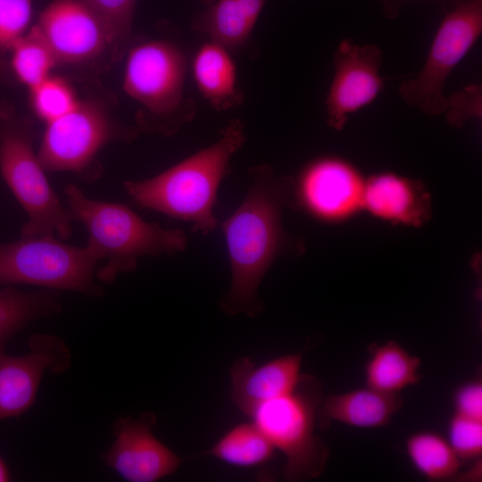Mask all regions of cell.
<instances>
[{"label": "cell", "instance_id": "25", "mask_svg": "<svg viewBox=\"0 0 482 482\" xmlns=\"http://www.w3.org/2000/svg\"><path fill=\"white\" fill-rule=\"evenodd\" d=\"M29 100L33 112L46 124L65 115L79 102L71 84L53 75L29 88Z\"/></svg>", "mask_w": 482, "mask_h": 482}, {"label": "cell", "instance_id": "32", "mask_svg": "<svg viewBox=\"0 0 482 482\" xmlns=\"http://www.w3.org/2000/svg\"><path fill=\"white\" fill-rule=\"evenodd\" d=\"M461 478H470L469 480H472V478H481V461L478 458L477 462L473 465V467L466 471L464 475L461 477Z\"/></svg>", "mask_w": 482, "mask_h": 482}, {"label": "cell", "instance_id": "12", "mask_svg": "<svg viewBox=\"0 0 482 482\" xmlns=\"http://www.w3.org/2000/svg\"><path fill=\"white\" fill-rule=\"evenodd\" d=\"M29 346L25 355L0 354V420L18 417L34 404L46 370L60 374L70 367L71 353L60 337L36 334Z\"/></svg>", "mask_w": 482, "mask_h": 482}, {"label": "cell", "instance_id": "24", "mask_svg": "<svg viewBox=\"0 0 482 482\" xmlns=\"http://www.w3.org/2000/svg\"><path fill=\"white\" fill-rule=\"evenodd\" d=\"M10 51L11 71L29 89L52 75V70L57 65L52 50L36 25L32 26Z\"/></svg>", "mask_w": 482, "mask_h": 482}, {"label": "cell", "instance_id": "22", "mask_svg": "<svg viewBox=\"0 0 482 482\" xmlns=\"http://www.w3.org/2000/svg\"><path fill=\"white\" fill-rule=\"evenodd\" d=\"M275 448L251 420L235 425L201 455L239 468H259L274 457Z\"/></svg>", "mask_w": 482, "mask_h": 482}, {"label": "cell", "instance_id": "21", "mask_svg": "<svg viewBox=\"0 0 482 482\" xmlns=\"http://www.w3.org/2000/svg\"><path fill=\"white\" fill-rule=\"evenodd\" d=\"M58 290L24 292L12 286L0 287V354L10 338L30 322L61 312Z\"/></svg>", "mask_w": 482, "mask_h": 482}, {"label": "cell", "instance_id": "34", "mask_svg": "<svg viewBox=\"0 0 482 482\" xmlns=\"http://www.w3.org/2000/svg\"><path fill=\"white\" fill-rule=\"evenodd\" d=\"M11 71L10 64L0 52V78L5 77Z\"/></svg>", "mask_w": 482, "mask_h": 482}, {"label": "cell", "instance_id": "11", "mask_svg": "<svg viewBox=\"0 0 482 482\" xmlns=\"http://www.w3.org/2000/svg\"><path fill=\"white\" fill-rule=\"evenodd\" d=\"M383 54L375 45L342 40L334 56L335 72L326 98L328 124L340 130L349 115L370 104L384 87Z\"/></svg>", "mask_w": 482, "mask_h": 482}, {"label": "cell", "instance_id": "16", "mask_svg": "<svg viewBox=\"0 0 482 482\" xmlns=\"http://www.w3.org/2000/svg\"><path fill=\"white\" fill-rule=\"evenodd\" d=\"M362 206L392 222L420 226L428 220L430 199L416 180L385 172L365 181Z\"/></svg>", "mask_w": 482, "mask_h": 482}, {"label": "cell", "instance_id": "3", "mask_svg": "<svg viewBox=\"0 0 482 482\" xmlns=\"http://www.w3.org/2000/svg\"><path fill=\"white\" fill-rule=\"evenodd\" d=\"M63 192L73 219L85 226L88 242L105 260L96 270L102 282L111 284L118 275L134 271L144 256L172 255L187 248L182 229L147 222L125 204L92 199L72 183Z\"/></svg>", "mask_w": 482, "mask_h": 482}, {"label": "cell", "instance_id": "1", "mask_svg": "<svg viewBox=\"0 0 482 482\" xmlns=\"http://www.w3.org/2000/svg\"><path fill=\"white\" fill-rule=\"evenodd\" d=\"M248 173L252 184L246 196L220 224L231 282L220 306L228 315L254 318L264 309L258 289L270 266L280 256L300 254L304 246L282 225L283 210L299 206L295 179L277 176L268 164L251 167Z\"/></svg>", "mask_w": 482, "mask_h": 482}, {"label": "cell", "instance_id": "8", "mask_svg": "<svg viewBox=\"0 0 482 482\" xmlns=\"http://www.w3.org/2000/svg\"><path fill=\"white\" fill-rule=\"evenodd\" d=\"M137 133L118 125L103 104L79 100L71 112L46 124L37 154L46 171L73 172L92 181L98 177L99 152L113 141H130Z\"/></svg>", "mask_w": 482, "mask_h": 482}, {"label": "cell", "instance_id": "28", "mask_svg": "<svg viewBox=\"0 0 482 482\" xmlns=\"http://www.w3.org/2000/svg\"><path fill=\"white\" fill-rule=\"evenodd\" d=\"M448 436L450 445L461 461L480 457L482 453V420L454 413L449 422Z\"/></svg>", "mask_w": 482, "mask_h": 482}, {"label": "cell", "instance_id": "14", "mask_svg": "<svg viewBox=\"0 0 482 482\" xmlns=\"http://www.w3.org/2000/svg\"><path fill=\"white\" fill-rule=\"evenodd\" d=\"M299 205L325 220H341L362 206L365 181L348 162L334 156L309 163L295 179Z\"/></svg>", "mask_w": 482, "mask_h": 482}, {"label": "cell", "instance_id": "15", "mask_svg": "<svg viewBox=\"0 0 482 482\" xmlns=\"http://www.w3.org/2000/svg\"><path fill=\"white\" fill-rule=\"evenodd\" d=\"M302 353L274 358L260 365L238 358L230 368V397L245 415L258 404L291 393L301 378Z\"/></svg>", "mask_w": 482, "mask_h": 482}, {"label": "cell", "instance_id": "4", "mask_svg": "<svg viewBox=\"0 0 482 482\" xmlns=\"http://www.w3.org/2000/svg\"><path fill=\"white\" fill-rule=\"evenodd\" d=\"M187 63L185 54L166 40H149L130 48L123 89L141 104L140 129L171 136L190 121L195 102L184 97Z\"/></svg>", "mask_w": 482, "mask_h": 482}, {"label": "cell", "instance_id": "30", "mask_svg": "<svg viewBox=\"0 0 482 482\" xmlns=\"http://www.w3.org/2000/svg\"><path fill=\"white\" fill-rule=\"evenodd\" d=\"M455 413L482 420V383L477 379L460 386L454 394Z\"/></svg>", "mask_w": 482, "mask_h": 482}, {"label": "cell", "instance_id": "18", "mask_svg": "<svg viewBox=\"0 0 482 482\" xmlns=\"http://www.w3.org/2000/svg\"><path fill=\"white\" fill-rule=\"evenodd\" d=\"M266 0H216L192 20L195 31L229 52L240 49L251 37Z\"/></svg>", "mask_w": 482, "mask_h": 482}, {"label": "cell", "instance_id": "10", "mask_svg": "<svg viewBox=\"0 0 482 482\" xmlns=\"http://www.w3.org/2000/svg\"><path fill=\"white\" fill-rule=\"evenodd\" d=\"M57 64L80 65L112 54L107 29L84 0H54L35 24Z\"/></svg>", "mask_w": 482, "mask_h": 482}, {"label": "cell", "instance_id": "35", "mask_svg": "<svg viewBox=\"0 0 482 482\" xmlns=\"http://www.w3.org/2000/svg\"><path fill=\"white\" fill-rule=\"evenodd\" d=\"M198 1H200L201 3H203L204 4L207 6L214 3L216 0H198Z\"/></svg>", "mask_w": 482, "mask_h": 482}, {"label": "cell", "instance_id": "6", "mask_svg": "<svg viewBox=\"0 0 482 482\" xmlns=\"http://www.w3.org/2000/svg\"><path fill=\"white\" fill-rule=\"evenodd\" d=\"M322 396L320 381L302 374L291 393L258 404L247 416L284 454L288 481L315 478L326 468L329 450L314 428Z\"/></svg>", "mask_w": 482, "mask_h": 482}, {"label": "cell", "instance_id": "31", "mask_svg": "<svg viewBox=\"0 0 482 482\" xmlns=\"http://www.w3.org/2000/svg\"><path fill=\"white\" fill-rule=\"evenodd\" d=\"M410 0H380L385 15L388 18H395L399 14V10L403 4ZM452 4L459 0H444Z\"/></svg>", "mask_w": 482, "mask_h": 482}, {"label": "cell", "instance_id": "33", "mask_svg": "<svg viewBox=\"0 0 482 482\" xmlns=\"http://www.w3.org/2000/svg\"><path fill=\"white\" fill-rule=\"evenodd\" d=\"M11 479V475L9 471V468L3 459V457L0 455V482H6Z\"/></svg>", "mask_w": 482, "mask_h": 482}, {"label": "cell", "instance_id": "9", "mask_svg": "<svg viewBox=\"0 0 482 482\" xmlns=\"http://www.w3.org/2000/svg\"><path fill=\"white\" fill-rule=\"evenodd\" d=\"M481 34L482 0H459L452 4L435 33L422 69L400 85L405 103L429 115L445 112V84Z\"/></svg>", "mask_w": 482, "mask_h": 482}, {"label": "cell", "instance_id": "20", "mask_svg": "<svg viewBox=\"0 0 482 482\" xmlns=\"http://www.w3.org/2000/svg\"><path fill=\"white\" fill-rule=\"evenodd\" d=\"M369 353L370 358L365 365L367 386L395 394L420 380V360L395 341L372 345Z\"/></svg>", "mask_w": 482, "mask_h": 482}, {"label": "cell", "instance_id": "7", "mask_svg": "<svg viewBox=\"0 0 482 482\" xmlns=\"http://www.w3.org/2000/svg\"><path fill=\"white\" fill-rule=\"evenodd\" d=\"M101 261V252L88 241L80 247L55 236L21 237L0 243V287L33 285L102 296L104 290L95 280Z\"/></svg>", "mask_w": 482, "mask_h": 482}, {"label": "cell", "instance_id": "19", "mask_svg": "<svg viewBox=\"0 0 482 482\" xmlns=\"http://www.w3.org/2000/svg\"><path fill=\"white\" fill-rule=\"evenodd\" d=\"M192 70L199 92L214 110L228 111L243 103L235 62L223 46L210 40L204 43L194 56Z\"/></svg>", "mask_w": 482, "mask_h": 482}, {"label": "cell", "instance_id": "5", "mask_svg": "<svg viewBox=\"0 0 482 482\" xmlns=\"http://www.w3.org/2000/svg\"><path fill=\"white\" fill-rule=\"evenodd\" d=\"M0 171L28 216L21 237L55 236L66 241L74 220L52 188L33 147L31 127L0 109Z\"/></svg>", "mask_w": 482, "mask_h": 482}, {"label": "cell", "instance_id": "27", "mask_svg": "<svg viewBox=\"0 0 482 482\" xmlns=\"http://www.w3.org/2000/svg\"><path fill=\"white\" fill-rule=\"evenodd\" d=\"M32 0H0V52L10 51L30 29Z\"/></svg>", "mask_w": 482, "mask_h": 482}, {"label": "cell", "instance_id": "29", "mask_svg": "<svg viewBox=\"0 0 482 482\" xmlns=\"http://www.w3.org/2000/svg\"><path fill=\"white\" fill-rule=\"evenodd\" d=\"M445 112L449 123L455 127L461 126L470 117H480V87L470 85L464 90L447 97V106Z\"/></svg>", "mask_w": 482, "mask_h": 482}, {"label": "cell", "instance_id": "26", "mask_svg": "<svg viewBox=\"0 0 482 482\" xmlns=\"http://www.w3.org/2000/svg\"><path fill=\"white\" fill-rule=\"evenodd\" d=\"M104 22L113 59L120 58L129 44L137 0H84Z\"/></svg>", "mask_w": 482, "mask_h": 482}, {"label": "cell", "instance_id": "2", "mask_svg": "<svg viewBox=\"0 0 482 482\" xmlns=\"http://www.w3.org/2000/svg\"><path fill=\"white\" fill-rule=\"evenodd\" d=\"M245 142V122L232 119L214 144L156 176L127 180L123 187L139 206L191 222L193 231L208 235L218 226L213 209L220 185Z\"/></svg>", "mask_w": 482, "mask_h": 482}, {"label": "cell", "instance_id": "17", "mask_svg": "<svg viewBox=\"0 0 482 482\" xmlns=\"http://www.w3.org/2000/svg\"><path fill=\"white\" fill-rule=\"evenodd\" d=\"M403 403L399 393L382 392L369 386L322 400L318 418L320 426L336 420L357 428H379L388 424Z\"/></svg>", "mask_w": 482, "mask_h": 482}, {"label": "cell", "instance_id": "23", "mask_svg": "<svg viewBox=\"0 0 482 482\" xmlns=\"http://www.w3.org/2000/svg\"><path fill=\"white\" fill-rule=\"evenodd\" d=\"M405 446L413 466L430 480L455 478L461 465L449 442L437 433H414L407 438Z\"/></svg>", "mask_w": 482, "mask_h": 482}, {"label": "cell", "instance_id": "13", "mask_svg": "<svg viewBox=\"0 0 482 482\" xmlns=\"http://www.w3.org/2000/svg\"><path fill=\"white\" fill-rule=\"evenodd\" d=\"M155 424L152 412L117 420L114 442L103 454L105 464L129 482H155L172 474L182 459L154 436Z\"/></svg>", "mask_w": 482, "mask_h": 482}]
</instances>
